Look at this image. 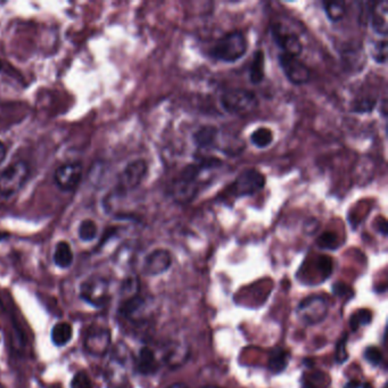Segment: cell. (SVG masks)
Segmentation results:
<instances>
[{"mask_svg": "<svg viewBox=\"0 0 388 388\" xmlns=\"http://www.w3.org/2000/svg\"><path fill=\"white\" fill-rule=\"evenodd\" d=\"M220 166H223V161L214 157L202 159L194 164L186 166L171 184V196L179 203H189L197 196L202 175L216 170Z\"/></svg>", "mask_w": 388, "mask_h": 388, "instance_id": "obj_1", "label": "cell"}, {"mask_svg": "<svg viewBox=\"0 0 388 388\" xmlns=\"http://www.w3.org/2000/svg\"><path fill=\"white\" fill-rule=\"evenodd\" d=\"M248 41L239 30L228 32L214 42L209 55L213 60L223 63H235L246 55Z\"/></svg>", "mask_w": 388, "mask_h": 388, "instance_id": "obj_2", "label": "cell"}, {"mask_svg": "<svg viewBox=\"0 0 388 388\" xmlns=\"http://www.w3.org/2000/svg\"><path fill=\"white\" fill-rule=\"evenodd\" d=\"M220 104L229 114L243 115L257 110L260 102L253 91L248 89H232L221 94Z\"/></svg>", "mask_w": 388, "mask_h": 388, "instance_id": "obj_3", "label": "cell"}, {"mask_svg": "<svg viewBox=\"0 0 388 388\" xmlns=\"http://www.w3.org/2000/svg\"><path fill=\"white\" fill-rule=\"evenodd\" d=\"M266 175L257 169L241 171L227 189V194L232 198L253 196L266 187Z\"/></svg>", "mask_w": 388, "mask_h": 388, "instance_id": "obj_4", "label": "cell"}, {"mask_svg": "<svg viewBox=\"0 0 388 388\" xmlns=\"http://www.w3.org/2000/svg\"><path fill=\"white\" fill-rule=\"evenodd\" d=\"M29 166L23 161H17L7 166L0 173V196L10 197L22 189L29 178Z\"/></svg>", "mask_w": 388, "mask_h": 388, "instance_id": "obj_5", "label": "cell"}, {"mask_svg": "<svg viewBox=\"0 0 388 388\" xmlns=\"http://www.w3.org/2000/svg\"><path fill=\"white\" fill-rule=\"evenodd\" d=\"M147 162L143 159L129 163L120 175L116 191L119 194H127L129 191H135L136 188L141 185V182L147 175Z\"/></svg>", "mask_w": 388, "mask_h": 388, "instance_id": "obj_6", "label": "cell"}, {"mask_svg": "<svg viewBox=\"0 0 388 388\" xmlns=\"http://www.w3.org/2000/svg\"><path fill=\"white\" fill-rule=\"evenodd\" d=\"M328 313V304L320 296L304 298L298 307V314L302 323L307 325H318L325 320Z\"/></svg>", "mask_w": 388, "mask_h": 388, "instance_id": "obj_7", "label": "cell"}, {"mask_svg": "<svg viewBox=\"0 0 388 388\" xmlns=\"http://www.w3.org/2000/svg\"><path fill=\"white\" fill-rule=\"evenodd\" d=\"M278 62L288 81L293 85H305L310 80V70L302 60H298V57L280 54Z\"/></svg>", "mask_w": 388, "mask_h": 388, "instance_id": "obj_8", "label": "cell"}, {"mask_svg": "<svg viewBox=\"0 0 388 388\" xmlns=\"http://www.w3.org/2000/svg\"><path fill=\"white\" fill-rule=\"evenodd\" d=\"M81 298L92 307H102L108 300V282L103 277H91L81 285Z\"/></svg>", "mask_w": 388, "mask_h": 388, "instance_id": "obj_9", "label": "cell"}, {"mask_svg": "<svg viewBox=\"0 0 388 388\" xmlns=\"http://www.w3.org/2000/svg\"><path fill=\"white\" fill-rule=\"evenodd\" d=\"M270 33L273 35L275 45L282 49V54L289 56L298 57L303 51V44L298 35L286 30L282 24L271 25Z\"/></svg>", "mask_w": 388, "mask_h": 388, "instance_id": "obj_10", "label": "cell"}, {"mask_svg": "<svg viewBox=\"0 0 388 388\" xmlns=\"http://www.w3.org/2000/svg\"><path fill=\"white\" fill-rule=\"evenodd\" d=\"M111 345V332L104 325H91L85 337V348L94 357H103Z\"/></svg>", "mask_w": 388, "mask_h": 388, "instance_id": "obj_11", "label": "cell"}, {"mask_svg": "<svg viewBox=\"0 0 388 388\" xmlns=\"http://www.w3.org/2000/svg\"><path fill=\"white\" fill-rule=\"evenodd\" d=\"M83 166L80 162L66 163L55 171L54 180L63 191H72L81 181Z\"/></svg>", "mask_w": 388, "mask_h": 388, "instance_id": "obj_12", "label": "cell"}, {"mask_svg": "<svg viewBox=\"0 0 388 388\" xmlns=\"http://www.w3.org/2000/svg\"><path fill=\"white\" fill-rule=\"evenodd\" d=\"M172 264V257L169 250H155L145 257L143 271L145 275H159L165 273Z\"/></svg>", "mask_w": 388, "mask_h": 388, "instance_id": "obj_13", "label": "cell"}, {"mask_svg": "<svg viewBox=\"0 0 388 388\" xmlns=\"http://www.w3.org/2000/svg\"><path fill=\"white\" fill-rule=\"evenodd\" d=\"M370 25L375 35L385 38L388 33V3H377L370 13Z\"/></svg>", "mask_w": 388, "mask_h": 388, "instance_id": "obj_14", "label": "cell"}, {"mask_svg": "<svg viewBox=\"0 0 388 388\" xmlns=\"http://www.w3.org/2000/svg\"><path fill=\"white\" fill-rule=\"evenodd\" d=\"M219 136V130L213 125H204L195 131L193 139L196 146L203 149L216 148V140Z\"/></svg>", "mask_w": 388, "mask_h": 388, "instance_id": "obj_15", "label": "cell"}, {"mask_svg": "<svg viewBox=\"0 0 388 388\" xmlns=\"http://www.w3.org/2000/svg\"><path fill=\"white\" fill-rule=\"evenodd\" d=\"M266 75V56L263 50L259 49L254 53L248 69V78L254 85H259L263 81Z\"/></svg>", "mask_w": 388, "mask_h": 388, "instance_id": "obj_16", "label": "cell"}, {"mask_svg": "<svg viewBox=\"0 0 388 388\" xmlns=\"http://www.w3.org/2000/svg\"><path fill=\"white\" fill-rule=\"evenodd\" d=\"M137 368L143 375H153L159 370V362L153 350L148 348H141L138 357Z\"/></svg>", "mask_w": 388, "mask_h": 388, "instance_id": "obj_17", "label": "cell"}, {"mask_svg": "<svg viewBox=\"0 0 388 388\" xmlns=\"http://www.w3.org/2000/svg\"><path fill=\"white\" fill-rule=\"evenodd\" d=\"M54 262H55L57 266L62 268V269H66V268H69L72 264L73 252L69 243L60 241L56 245L55 253H54Z\"/></svg>", "mask_w": 388, "mask_h": 388, "instance_id": "obj_18", "label": "cell"}, {"mask_svg": "<svg viewBox=\"0 0 388 388\" xmlns=\"http://www.w3.org/2000/svg\"><path fill=\"white\" fill-rule=\"evenodd\" d=\"M73 336L72 325L67 323H60L54 325L51 330V341L56 346L67 344Z\"/></svg>", "mask_w": 388, "mask_h": 388, "instance_id": "obj_19", "label": "cell"}, {"mask_svg": "<svg viewBox=\"0 0 388 388\" xmlns=\"http://www.w3.org/2000/svg\"><path fill=\"white\" fill-rule=\"evenodd\" d=\"M288 354L287 350H282V348H275L271 352L269 357V370L273 371V373H282L285 370L288 364Z\"/></svg>", "mask_w": 388, "mask_h": 388, "instance_id": "obj_20", "label": "cell"}, {"mask_svg": "<svg viewBox=\"0 0 388 388\" xmlns=\"http://www.w3.org/2000/svg\"><path fill=\"white\" fill-rule=\"evenodd\" d=\"M325 13L330 22L337 23L344 19L346 5L343 1H327L323 3Z\"/></svg>", "mask_w": 388, "mask_h": 388, "instance_id": "obj_21", "label": "cell"}, {"mask_svg": "<svg viewBox=\"0 0 388 388\" xmlns=\"http://www.w3.org/2000/svg\"><path fill=\"white\" fill-rule=\"evenodd\" d=\"M273 130H270L269 128H266V127L257 129V130L250 135V143L257 148L269 147L270 145L273 144Z\"/></svg>", "mask_w": 388, "mask_h": 388, "instance_id": "obj_22", "label": "cell"}, {"mask_svg": "<svg viewBox=\"0 0 388 388\" xmlns=\"http://www.w3.org/2000/svg\"><path fill=\"white\" fill-rule=\"evenodd\" d=\"M79 237L83 241H91L96 238L98 232V227L95 221L87 219L83 220L79 225Z\"/></svg>", "mask_w": 388, "mask_h": 388, "instance_id": "obj_23", "label": "cell"}, {"mask_svg": "<svg viewBox=\"0 0 388 388\" xmlns=\"http://www.w3.org/2000/svg\"><path fill=\"white\" fill-rule=\"evenodd\" d=\"M373 320V314L368 309L357 311L353 316H350V325L353 332L357 330L361 325H366Z\"/></svg>", "mask_w": 388, "mask_h": 388, "instance_id": "obj_24", "label": "cell"}, {"mask_svg": "<svg viewBox=\"0 0 388 388\" xmlns=\"http://www.w3.org/2000/svg\"><path fill=\"white\" fill-rule=\"evenodd\" d=\"M371 56L378 64H385L387 60V41L386 39L375 41L371 48Z\"/></svg>", "mask_w": 388, "mask_h": 388, "instance_id": "obj_25", "label": "cell"}, {"mask_svg": "<svg viewBox=\"0 0 388 388\" xmlns=\"http://www.w3.org/2000/svg\"><path fill=\"white\" fill-rule=\"evenodd\" d=\"M377 105V100L375 98H361L354 102L350 111L357 114H366V113L373 112Z\"/></svg>", "mask_w": 388, "mask_h": 388, "instance_id": "obj_26", "label": "cell"}, {"mask_svg": "<svg viewBox=\"0 0 388 388\" xmlns=\"http://www.w3.org/2000/svg\"><path fill=\"white\" fill-rule=\"evenodd\" d=\"M71 388H94L91 379L85 371L75 373L71 382Z\"/></svg>", "mask_w": 388, "mask_h": 388, "instance_id": "obj_27", "label": "cell"}, {"mask_svg": "<svg viewBox=\"0 0 388 388\" xmlns=\"http://www.w3.org/2000/svg\"><path fill=\"white\" fill-rule=\"evenodd\" d=\"M364 357L373 366H378L382 361V350H379L378 348H375V346H370L364 352Z\"/></svg>", "mask_w": 388, "mask_h": 388, "instance_id": "obj_28", "label": "cell"}, {"mask_svg": "<svg viewBox=\"0 0 388 388\" xmlns=\"http://www.w3.org/2000/svg\"><path fill=\"white\" fill-rule=\"evenodd\" d=\"M346 341H348V335H344L338 341L337 346H336V361L338 363H344L348 360V354L346 350Z\"/></svg>", "mask_w": 388, "mask_h": 388, "instance_id": "obj_29", "label": "cell"}, {"mask_svg": "<svg viewBox=\"0 0 388 388\" xmlns=\"http://www.w3.org/2000/svg\"><path fill=\"white\" fill-rule=\"evenodd\" d=\"M332 293L336 296H338V298H345V296L352 298L350 295L353 294L352 289L344 282H336V284H334V286H332Z\"/></svg>", "mask_w": 388, "mask_h": 388, "instance_id": "obj_30", "label": "cell"}, {"mask_svg": "<svg viewBox=\"0 0 388 388\" xmlns=\"http://www.w3.org/2000/svg\"><path fill=\"white\" fill-rule=\"evenodd\" d=\"M336 238L332 237L330 234H325L321 236L319 239V244L321 248H335Z\"/></svg>", "mask_w": 388, "mask_h": 388, "instance_id": "obj_31", "label": "cell"}, {"mask_svg": "<svg viewBox=\"0 0 388 388\" xmlns=\"http://www.w3.org/2000/svg\"><path fill=\"white\" fill-rule=\"evenodd\" d=\"M5 157H6V147H5V145L0 141V164L3 162Z\"/></svg>", "mask_w": 388, "mask_h": 388, "instance_id": "obj_32", "label": "cell"}, {"mask_svg": "<svg viewBox=\"0 0 388 388\" xmlns=\"http://www.w3.org/2000/svg\"><path fill=\"white\" fill-rule=\"evenodd\" d=\"M361 384L360 382H357V380H352V382H348L346 385H345V388H360Z\"/></svg>", "mask_w": 388, "mask_h": 388, "instance_id": "obj_33", "label": "cell"}, {"mask_svg": "<svg viewBox=\"0 0 388 388\" xmlns=\"http://www.w3.org/2000/svg\"><path fill=\"white\" fill-rule=\"evenodd\" d=\"M166 388H189L188 387L186 384L184 382H175V384H172V385L168 386Z\"/></svg>", "mask_w": 388, "mask_h": 388, "instance_id": "obj_34", "label": "cell"}, {"mask_svg": "<svg viewBox=\"0 0 388 388\" xmlns=\"http://www.w3.org/2000/svg\"><path fill=\"white\" fill-rule=\"evenodd\" d=\"M382 114H384V116H386V110H387V107H386V99L382 100Z\"/></svg>", "mask_w": 388, "mask_h": 388, "instance_id": "obj_35", "label": "cell"}, {"mask_svg": "<svg viewBox=\"0 0 388 388\" xmlns=\"http://www.w3.org/2000/svg\"><path fill=\"white\" fill-rule=\"evenodd\" d=\"M8 237V235H7V234H3V232H0V241H3V239H5V238Z\"/></svg>", "mask_w": 388, "mask_h": 388, "instance_id": "obj_36", "label": "cell"}, {"mask_svg": "<svg viewBox=\"0 0 388 388\" xmlns=\"http://www.w3.org/2000/svg\"><path fill=\"white\" fill-rule=\"evenodd\" d=\"M361 387H362V388H373V386L370 385L369 382H366V384H363V385L361 386Z\"/></svg>", "mask_w": 388, "mask_h": 388, "instance_id": "obj_37", "label": "cell"}, {"mask_svg": "<svg viewBox=\"0 0 388 388\" xmlns=\"http://www.w3.org/2000/svg\"><path fill=\"white\" fill-rule=\"evenodd\" d=\"M3 69V63L0 60V70Z\"/></svg>", "mask_w": 388, "mask_h": 388, "instance_id": "obj_38", "label": "cell"}, {"mask_svg": "<svg viewBox=\"0 0 388 388\" xmlns=\"http://www.w3.org/2000/svg\"><path fill=\"white\" fill-rule=\"evenodd\" d=\"M204 388H220V387H213V386H209V387H204Z\"/></svg>", "mask_w": 388, "mask_h": 388, "instance_id": "obj_39", "label": "cell"}, {"mask_svg": "<svg viewBox=\"0 0 388 388\" xmlns=\"http://www.w3.org/2000/svg\"><path fill=\"white\" fill-rule=\"evenodd\" d=\"M0 388H1V387H0Z\"/></svg>", "mask_w": 388, "mask_h": 388, "instance_id": "obj_40", "label": "cell"}]
</instances>
